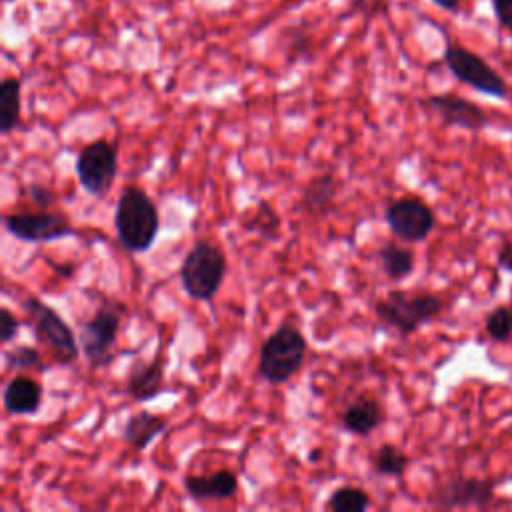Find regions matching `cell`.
<instances>
[{
	"instance_id": "6da1fadb",
	"label": "cell",
	"mask_w": 512,
	"mask_h": 512,
	"mask_svg": "<svg viewBox=\"0 0 512 512\" xmlns=\"http://www.w3.org/2000/svg\"><path fill=\"white\" fill-rule=\"evenodd\" d=\"M444 308L446 302L434 292L392 290L384 298L376 300L374 314L382 328L392 330L400 338H408L422 326L440 318Z\"/></svg>"
},
{
	"instance_id": "7a4b0ae2",
	"label": "cell",
	"mask_w": 512,
	"mask_h": 512,
	"mask_svg": "<svg viewBox=\"0 0 512 512\" xmlns=\"http://www.w3.org/2000/svg\"><path fill=\"white\" fill-rule=\"evenodd\" d=\"M114 228L126 252H148L160 230V214L154 200L142 188L126 186L114 208Z\"/></svg>"
},
{
	"instance_id": "3957f363",
	"label": "cell",
	"mask_w": 512,
	"mask_h": 512,
	"mask_svg": "<svg viewBox=\"0 0 512 512\" xmlns=\"http://www.w3.org/2000/svg\"><path fill=\"white\" fill-rule=\"evenodd\" d=\"M308 342L294 324L278 326L260 346L258 378L270 386H280L292 380L304 366Z\"/></svg>"
},
{
	"instance_id": "277c9868",
	"label": "cell",
	"mask_w": 512,
	"mask_h": 512,
	"mask_svg": "<svg viewBox=\"0 0 512 512\" xmlns=\"http://www.w3.org/2000/svg\"><path fill=\"white\" fill-rule=\"evenodd\" d=\"M228 270L224 250L208 240H196L186 252L180 266V284L188 298L196 302H212L218 294Z\"/></svg>"
},
{
	"instance_id": "5b68a950",
	"label": "cell",
	"mask_w": 512,
	"mask_h": 512,
	"mask_svg": "<svg viewBox=\"0 0 512 512\" xmlns=\"http://www.w3.org/2000/svg\"><path fill=\"white\" fill-rule=\"evenodd\" d=\"M124 314V304L104 302L92 312L88 320L78 324L80 352L90 370H102L112 364Z\"/></svg>"
},
{
	"instance_id": "8992f818",
	"label": "cell",
	"mask_w": 512,
	"mask_h": 512,
	"mask_svg": "<svg viewBox=\"0 0 512 512\" xmlns=\"http://www.w3.org/2000/svg\"><path fill=\"white\" fill-rule=\"evenodd\" d=\"M22 308L28 314V326L38 342H42L60 364H74L80 356L78 334L64 322V318L36 296H26Z\"/></svg>"
},
{
	"instance_id": "52a82bcc",
	"label": "cell",
	"mask_w": 512,
	"mask_h": 512,
	"mask_svg": "<svg viewBox=\"0 0 512 512\" xmlns=\"http://www.w3.org/2000/svg\"><path fill=\"white\" fill-rule=\"evenodd\" d=\"M444 64L458 82L470 86L472 90L500 100L508 98V86L504 78L480 54L460 44L446 42Z\"/></svg>"
},
{
	"instance_id": "ba28073f",
	"label": "cell",
	"mask_w": 512,
	"mask_h": 512,
	"mask_svg": "<svg viewBox=\"0 0 512 512\" xmlns=\"http://www.w3.org/2000/svg\"><path fill=\"white\" fill-rule=\"evenodd\" d=\"M74 172L84 192L104 198L118 174V144L104 138L88 142L76 156Z\"/></svg>"
},
{
	"instance_id": "9c48e42d",
	"label": "cell",
	"mask_w": 512,
	"mask_h": 512,
	"mask_svg": "<svg viewBox=\"0 0 512 512\" xmlns=\"http://www.w3.org/2000/svg\"><path fill=\"white\" fill-rule=\"evenodd\" d=\"M496 496L492 480L476 476H452L438 482L428 494V504L436 510L486 508Z\"/></svg>"
},
{
	"instance_id": "30bf717a",
	"label": "cell",
	"mask_w": 512,
	"mask_h": 512,
	"mask_svg": "<svg viewBox=\"0 0 512 512\" xmlns=\"http://www.w3.org/2000/svg\"><path fill=\"white\" fill-rule=\"evenodd\" d=\"M390 232L404 242H424L436 226L432 208L418 196H402L384 208Z\"/></svg>"
},
{
	"instance_id": "8fae6325",
	"label": "cell",
	"mask_w": 512,
	"mask_h": 512,
	"mask_svg": "<svg viewBox=\"0 0 512 512\" xmlns=\"http://www.w3.org/2000/svg\"><path fill=\"white\" fill-rule=\"evenodd\" d=\"M4 228L8 234L22 242L44 244L66 236H74L76 230L64 212H14L4 216Z\"/></svg>"
},
{
	"instance_id": "7c38bea8",
	"label": "cell",
	"mask_w": 512,
	"mask_h": 512,
	"mask_svg": "<svg viewBox=\"0 0 512 512\" xmlns=\"http://www.w3.org/2000/svg\"><path fill=\"white\" fill-rule=\"evenodd\" d=\"M424 106L434 112L444 126H456L476 132L488 124V114L476 102L458 94H432L424 100Z\"/></svg>"
},
{
	"instance_id": "4fadbf2b",
	"label": "cell",
	"mask_w": 512,
	"mask_h": 512,
	"mask_svg": "<svg viewBox=\"0 0 512 512\" xmlns=\"http://www.w3.org/2000/svg\"><path fill=\"white\" fill-rule=\"evenodd\" d=\"M166 356L156 354L150 362H134L126 376V394L134 402H148L164 392Z\"/></svg>"
},
{
	"instance_id": "5bb4252c",
	"label": "cell",
	"mask_w": 512,
	"mask_h": 512,
	"mask_svg": "<svg viewBox=\"0 0 512 512\" xmlns=\"http://www.w3.org/2000/svg\"><path fill=\"white\" fill-rule=\"evenodd\" d=\"M384 420H386V412L380 400L368 394L356 396L352 402H348V406L340 414L342 428L360 438L370 436L376 428L384 424Z\"/></svg>"
},
{
	"instance_id": "9a60e30c",
	"label": "cell",
	"mask_w": 512,
	"mask_h": 512,
	"mask_svg": "<svg viewBox=\"0 0 512 512\" xmlns=\"http://www.w3.org/2000/svg\"><path fill=\"white\" fill-rule=\"evenodd\" d=\"M184 490L196 502L226 500L238 492V476L228 468H220L210 474H186Z\"/></svg>"
},
{
	"instance_id": "2e32d148",
	"label": "cell",
	"mask_w": 512,
	"mask_h": 512,
	"mask_svg": "<svg viewBox=\"0 0 512 512\" xmlns=\"http://www.w3.org/2000/svg\"><path fill=\"white\" fill-rule=\"evenodd\" d=\"M42 394L44 390L34 378L16 374L4 384L2 404L12 416H34L42 406Z\"/></svg>"
},
{
	"instance_id": "e0dca14e",
	"label": "cell",
	"mask_w": 512,
	"mask_h": 512,
	"mask_svg": "<svg viewBox=\"0 0 512 512\" xmlns=\"http://www.w3.org/2000/svg\"><path fill=\"white\" fill-rule=\"evenodd\" d=\"M166 426H168V420L164 416L148 410H140L128 416V420L124 422L122 440L134 452H142L150 446L152 440H156L166 430Z\"/></svg>"
},
{
	"instance_id": "ac0fdd59",
	"label": "cell",
	"mask_w": 512,
	"mask_h": 512,
	"mask_svg": "<svg viewBox=\"0 0 512 512\" xmlns=\"http://www.w3.org/2000/svg\"><path fill=\"white\" fill-rule=\"evenodd\" d=\"M338 182L336 176L326 172L310 178L302 190L300 208L310 216H324L332 210V202L336 198Z\"/></svg>"
},
{
	"instance_id": "d6986e66",
	"label": "cell",
	"mask_w": 512,
	"mask_h": 512,
	"mask_svg": "<svg viewBox=\"0 0 512 512\" xmlns=\"http://www.w3.org/2000/svg\"><path fill=\"white\" fill-rule=\"evenodd\" d=\"M22 114V80L6 76L0 82V132L6 136L20 126Z\"/></svg>"
},
{
	"instance_id": "ffe728a7",
	"label": "cell",
	"mask_w": 512,
	"mask_h": 512,
	"mask_svg": "<svg viewBox=\"0 0 512 512\" xmlns=\"http://www.w3.org/2000/svg\"><path fill=\"white\" fill-rule=\"evenodd\" d=\"M376 258H378V264H380V270L384 272V276L394 282L408 278L416 264L414 252L396 242H384L378 248Z\"/></svg>"
},
{
	"instance_id": "44dd1931",
	"label": "cell",
	"mask_w": 512,
	"mask_h": 512,
	"mask_svg": "<svg viewBox=\"0 0 512 512\" xmlns=\"http://www.w3.org/2000/svg\"><path fill=\"white\" fill-rule=\"evenodd\" d=\"M244 230L256 234L258 238L266 242H276L282 234V220L272 204L266 200H260L256 208L250 212V216L244 220Z\"/></svg>"
},
{
	"instance_id": "7402d4cb",
	"label": "cell",
	"mask_w": 512,
	"mask_h": 512,
	"mask_svg": "<svg viewBox=\"0 0 512 512\" xmlns=\"http://www.w3.org/2000/svg\"><path fill=\"white\" fill-rule=\"evenodd\" d=\"M408 466H410V456L394 444H382L372 456V468L380 476L402 478Z\"/></svg>"
},
{
	"instance_id": "603a6c76",
	"label": "cell",
	"mask_w": 512,
	"mask_h": 512,
	"mask_svg": "<svg viewBox=\"0 0 512 512\" xmlns=\"http://www.w3.org/2000/svg\"><path fill=\"white\" fill-rule=\"evenodd\" d=\"M368 506L370 494L358 486H340L330 494L326 502V508L332 512H362Z\"/></svg>"
},
{
	"instance_id": "cb8c5ba5",
	"label": "cell",
	"mask_w": 512,
	"mask_h": 512,
	"mask_svg": "<svg viewBox=\"0 0 512 512\" xmlns=\"http://www.w3.org/2000/svg\"><path fill=\"white\" fill-rule=\"evenodd\" d=\"M4 366L12 372H44L46 364L40 352L34 346L18 344L10 350H4Z\"/></svg>"
},
{
	"instance_id": "d4e9b609",
	"label": "cell",
	"mask_w": 512,
	"mask_h": 512,
	"mask_svg": "<svg viewBox=\"0 0 512 512\" xmlns=\"http://www.w3.org/2000/svg\"><path fill=\"white\" fill-rule=\"evenodd\" d=\"M484 330L492 342H508L512 338V306H498L484 318Z\"/></svg>"
},
{
	"instance_id": "484cf974",
	"label": "cell",
	"mask_w": 512,
	"mask_h": 512,
	"mask_svg": "<svg viewBox=\"0 0 512 512\" xmlns=\"http://www.w3.org/2000/svg\"><path fill=\"white\" fill-rule=\"evenodd\" d=\"M22 322L12 314V310L8 306L0 308V342L2 344H10L20 330Z\"/></svg>"
},
{
	"instance_id": "4316f807",
	"label": "cell",
	"mask_w": 512,
	"mask_h": 512,
	"mask_svg": "<svg viewBox=\"0 0 512 512\" xmlns=\"http://www.w3.org/2000/svg\"><path fill=\"white\" fill-rule=\"evenodd\" d=\"M24 194L32 200V204L40 206V208H48L52 204H56V194L44 186V184H38V182H32L24 188Z\"/></svg>"
},
{
	"instance_id": "83f0119b",
	"label": "cell",
	"mask_w": 512,
	"mask_h": 512,
	"mask_svg": "<svg viewBox=\"0 0 512 512\" xmlns=\"http://www.w3.org/2000/svg\"><path fill=\"white\" fill-rule=\"evenodd\" d=\"M496 22L502 30L512 34V0H490Z\"/></svg>"
},
{
	"instance_id": "f1b7e54d",
	"label": "cell",
	"mask_w": 512,
	"mask_h": 512,
	"mask_svg": "<svg viewBox=\"0 0 512 512\" xmlns=\"http://www.w3.org/2000/svg\"><path fill=\"white\" fill-rule=\"evenodd\" d=\"M496 262L504 272H512V240H502L500 242Z\"/></svg>"
},
{
	"instance_id": "f546056e",
	"label": "cell",
	"mask_w": 512,
	"mask_h": 512,
	"mask_svg": "<svg viewBox=\"0 0 512 512\" xmlns=\"http://www.w3.org/2000/svg\"><path fill=\"white\" fill-rule=\"evenodd\" d=\"M436 6H440L446 12H458L462 0H432Z\"/></svg>"
},
{
	"instance_id": "4dcf8cb0",
	"label": "cell",
	"mask_w": 512,
	"mask_h": 512,
	"mask_svg": "<svg viewBox=\"0 0 512 512\" xmlns=\"http://www.w3.org/2000/svg\"><path fill=\"white\" fill-rule=\"evenodd\" d=\"M6 2H10V0H6Z\"/></svg>"
}]
</instances>
